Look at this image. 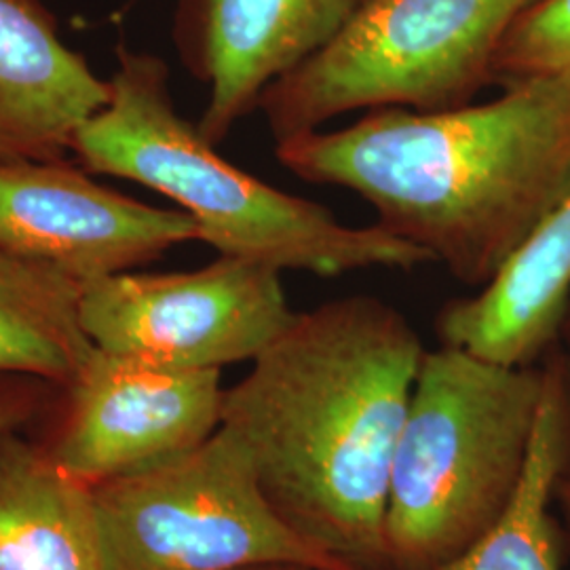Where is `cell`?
<instances>
[{"label":"cell","instance_id":"obj_1","mask_svg":"<svg viewBox=\"0 0 570 570\" xmlns=\"http://www.w3.org/2000/svg\"><path fill=\"white\" fill-rule=\"evenodd\" d=\"M423 355L402 311L353 294L296 313L225 389L220 428L268 505L348 570H385L389 478Z\"/></svg>","mask_w":570,"mask_h":570},{"label":"cell","instance_id":"obj_2","mask_svg":"<svg viewBox=\"0 0 570 570\" xmlns=\"http://www.w3.org/2000/svg\"><path fill=\"white\" fill-rule=\"evenodd\" d=\"M440 112L376 108L334 131L275 142L311 184L341 186L376 225L482 287L570 193V79H534Z\"/></svg>","mask_w":570,"mask_h":570},{"label":"cell","instance_id":"obj_3","mask_svg":"<svg viewBox=\"0 0 570 570\" xmlns=\"http://www.w3.org/2000/svg\"><path fill=\"white\" fill-rule=\"evenodd\" d=\"M108 100L82 122L70 157L94 176L140 184L195 218L218 256L334 277L360 268L435 263L379 225L338 223L324 205L284 193L226 161L184 119L159 56L119 47Z\"/></svg>","mask_w":570,"mask_h":570},{"label":"cell","instance_id":"obj_4","mask_svg":"<svg viewBox=\"0 0 570 570\" xmlns=\"http://www.w3.org/2000/svg\"><path fill=\"white\" fill-rule=\"evenodd\" d=\"M543 360L510 367L425 348L400 431L385 510V570H431L478 543L522 484Z\"/></svg>","mask_w":570,"mask_h":570},{"label":"cell","instance_id":"obj_5","mask_svg":"<svg viewBox=\"0 0 570 570\" xmlns=\"http://www.w3.org/2000/svg\"><path fill=\"white\" fill-rule=\"evenodd\" d=\"M537 0H364L336 39L258 104L275 142L351 110L440 112L492 87V61Z\"/></svg>","mask_w":570,"mask_h":570},{"label":"cell","instance_id":"obj_6","mask_svg":"<svg viewBox=\"0 0 570 570\" xmlns=\"http://www.w3.org/2000/svg\"><path fill=\"white\" fill-rule=\"evenodd\" d=\"M102 570H348L285 527L226 429L186 454L94 489Z\"/></svg>","mask_w":570,"mask_h":570},{"label":"cell","instance_id":"obj_7","mask_svg":"<svg viewBox=\"0 0 570 570\" xmlns=\"http://www.w3.org/2000/svg\"><path fill=\"white\" fill-rule=\"evenodd\" d=\"M294 315L279 268L230 256L197 271H125L82 285L94 345L171 370L254 362Z\"/></svg>","mask_w":570,"mask_h":570},{"label":"cell","instance_id":"obj_8","mask_svg":"<svg viewBox=\"0 0 570 570\" xmlns=\"http://www.w3.org/2000/svg\"><path fill=\"white\" fill-rule=\"evenodd\" d=\"M225 389L220 370L153 366L96 346L28 433L96 489L202 446L220 428Z\"/></svg>","mask_w":570,"mask_h":570},{"label":"cell","instance_id":"obj_9","mask_svg":"<svg viewBox=\"0 0 570 570\" xmlns=\"http://www.w3.org/2000/svg\"><path fill=\"white\" fill-rule=\"evenodd\" d=\"M70 159L0 161L2 252L85 285L199 242V226L183 209L127 197Z\"/></svg>","mask_w":570,"mask_h":570},{"label":"cell","instance_id":"obj_10","mask_svg":"<svg viewBox=\"0 0 570 570\" xmlns=\"http://www.w3.org/2000/svg\"><path fill=\"white\" fill-rule=\"evenodd\" d=\"M364 0H178L174 39L207 87L199 129L214 146L266 89L336 39Z\"/></svg>","mask_w":570,"mask_h":570},{"label":"cell","instance_id":"obj_11","mask_svg":"<svg viewBox=\"0 0 570 570\" xmlns=\"http://www.w3.org/2000/svg\"><path fill=\"white\" fill-rule=\"evenodd\" d=\"M569 311L570 193L475 296L442 306L435 334L492 364L534 366L560 343Z\"/></svg>","mask_w":570,"mask_h":570},{"label":"cell","instance_id":"obj_12","mask_svg":"<svg viewBox=\"0 0 570 570\" xmlns=\"http://www.w3.org/2000/svg\"><path fill=\"white\" fill-rule=\"evenodd\" d=\"M108 79L61 39L42 0H0V161L63 159Z\"/></svg>","mask_w":570,"mask_h":570},{"label":"cell","instance_id":"obj_13","mask_svg":"<svg viewBox=\"0 0 570 570\" xmlns=\"http://www.w3.org/2000/svg\"><path fill=\"white\" fill-rule=\"evenodd\" d=\"M0 570H102L94 489L28 431L0 438Z\"/></svg>","mask_w":570,"mask_h":570},{"label":"cell","instance_id":"obj_14","mask_svg":"<svg viewBox=\"0 0 570 570\" xmlns=\"http://www.w3.org/2000/svg\"><path fill=\"white\" fill-rule=\"evenodd\" d=\"M543 397L522 484L510 508L468 551L431 570H560L551 490L569 444L570 404L560 346L543 357Z\"/></svg>","mask_w":570,"mask_h":570},{"label":"cell","instance_id":"obj_15","mask_svg":"<svg viewBox=\"0 0 570 570\" xmlns=\"http://www.w3.org/2000/svg\"><path fill=\"white\" fill-rule=\"evenodd\" d=\"M82 284L0 249V376L66 385L96 345L81 322Z\"/></svg>","mask_w":570,"mask_h":570},{"label":"cell","instance_id":"obj_16","mask_svg":"<svg viewBox=\"0 0 570 570\" xmlns=\"http://www.w3.org/2000/svg\"><path fill=\"white\" fill-rule=\"evenodd\" d=\"M570 79V0H537L511 23L492 61V87Z\"/></svg>","mask_w":570,"mask_h":570},{"label":"cell","instance_id":"obj_17","mask_svg":"<svg viewBox=\"0 0 570 570\" xmlns=\"http://www.w3.org/2000/svg\"><path fill=\"white\" fill-rule=\"evenodd\" d=\"M58 385L30 376H0V438L28 431L51 404Z\"/></svg>","mask_w":570,"mask_h":570},{"label":"cell","instance_id":"obj_18","mask_svg":"<svg viewBox=\"0 0 570 570\" xmlns=\"http://www.w3.org/2000/svg\"><path fill=\"white\" fill-rule=\"evenodd\" d=\"M562 351V348H560ZM562 360H564V379H567V391H569V404H570V360L562 353ZM551 505H556L560 511V520L564 524L567 530V537H569L570 543V431H569V444H567V452H564V461H562V468L556 475V482H553V490H551Z\"/></svg>","mask_w":570,"mask_h":570},{"label":"cell","instance_id":"obj_19","mask_svg":"<svg viewBox=\"0 0 570 570\" xmlns=\"http://www.w3.org/2000/svg\"><path fill=\"white\" fill-rule=\"evenodd\" d=\"M239 570H315L305 564H292V562H275V564H256V567H245Z\"/></svg>","mask_w":570,"mask_h":570},{"label":"cell","instance_id":"obj_20","mask_svg":"<svg viewBox=\"0 0 570 570\" xmlns=\"http://www.w3.org/2000/svg\"><path fill=\"white\" fill-rule=\"evenodd\" d=\"M558 346L562 348V353L570 360V311L569 315H567V320H564L562 332H560V343H558Z\"/></svg>","mask_w":570,"mask_h":570}]
</instances>
